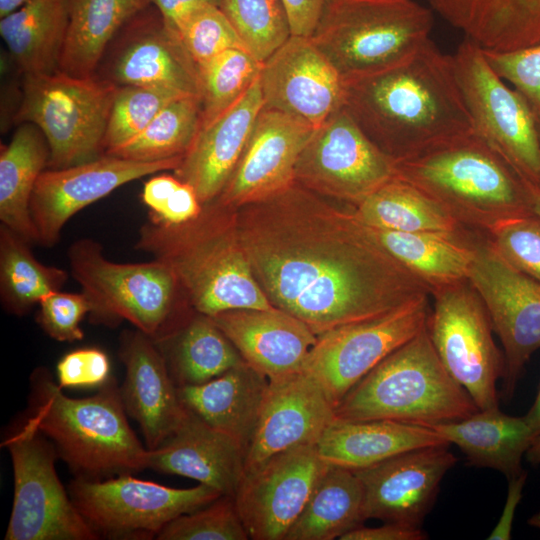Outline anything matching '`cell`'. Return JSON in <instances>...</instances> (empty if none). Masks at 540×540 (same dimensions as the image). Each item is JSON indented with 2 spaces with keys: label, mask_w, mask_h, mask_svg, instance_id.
I'll use <instances>...</instances> for the list:
<instances>
[{
  "label": "cell",
  "mask_w": 540,
  "mask_h": 540,
  "mask_svg": "<svg viewBox=\"0 0 540 540\" xmlns=\"http://www.w3.org/2000/svg\"><path fill=\"white\" fill-rule=\"evenodd\" d=\"M294 182L235 210L253 274L272 306L317 336L430 295L354 216Z\"/></svg>",
  "instance_id": "1"
},
{
  "label": "cell",
  "mask_w": 540,
  "mask_h": 540,
  "mask_svg": "<svg viewBox=\"0 0 540 540\" xmlns=\"http://www.w3.org/2000/svg\"><path fill=\"white\" fill-rule=\"evenodd\" d=\"M343 106L394 162L474 132L453 56L431 39L393 66L344 80Z\"/></svg>",
  "instance_id": "2"
},
{
  "label": "cell",
  "mask_w": 540,
  "mask_h": 540,
  "mask_svg": "<svg viewBox=\"0 0 540 540\" xmlns=\"http://www.w3.org/2000/svg\"><path fill=\"white\" fill-rule=\"evenodd\" d=\"M136 248L152 255L174 274L189 304L213 317L234 309H270L240 241L235 210L216 200L184 224L147 222Z\"/></svg>",
  "instance_id": "3"
},
{
  "label": "cell",
  "mask_w": 540,
  "mask_h": 540,
  "mask_svg": "<svg viewBox=\"0 0 540 540\" xmlns=\"http://www.w3.org/2000/svg\"><path fill=\"white\" fill-rule=\"evenodd\" d=\"M114 378L90 397L71 398L45 368L30 377L27 416L76 477L101 480L147 468L149 450L127 420Z\"/></svg>",
  "instance_id": "4"
},
{
  "label": "cell",
  "mask_w": 540,
  "mask_h": 540,
  "mask_svg": "<svg viewBox=\"0 0 540 540\" xmlns=\"http://www.w3.org/2000/svg\"><path fill=\"white\" fill-rule=\"evenodd\" d=\"M396 177L436 201L469 230L488 233L533 214L525 178L475 132L395 162Z\"/></svg>",
  "instance_id": "5"
},
{
  "label": "cell",
  "mask_w": 540,
  "mask_h": 540,
  "mask_svg": "<svg viewBox=\"0 0 540 540\" xmlns=\"http://www.w3.org/2000/svg\"><path fill=\"white\" fill-rule=\"evenodd\" d=\"M478 410L445 369L425 326L344 395L335 417L431 426L462 420Z\"/></svg>",
  "instance_id": "6"
},
{
  "label": "cell",
  "mask_w": 540,
  "mask_h": 540,
  "mask_svg": "<svg viewBox=\"0 0 540 540\" xmlns=\"http://www.w3.org/2000/svg\"><path fill=\"white\" fill-rule=\"evenodd\" d=\"M433 24L431 10L413 0H326L310 38L347 80L404 60Z\"/></svg>",
  "instance_id": "7"
},
{
  "label": "cell",
  "mask_w": 540,
  "mask_h": 540,
  "mask_svg": "<svg viewBox=\"0 0 540 540\" xmlns=\"http://www.w3.org/2000/svg\"><path fill=\"white\" fill-rule=\"evenodd\" d=\"M73 278L88 299L91 318L108 326L128 321L157 341L170 333L180 287L162 262L117 263L99 243L79 239L68 249Z\"/></svg>",
  "instance_id": "8"
},
{
  "label": "cell",
  "mask_w": 540,
  "mask_h": 540,
  "mask_svg": "<svg viewBox=\"0 0 540 540\" xmlns=\"http://www.w3.org/2000/svg\"><path fill=\"white\" fill-rule=\"evenodd\" d=\"M117 88L107 79L61 71L25 75L15 118L41 130L50 150V169L86 163L105 154V134Z\"/></svg>",
  "instance_id": "9"
},
{
  "label": "cell",
  "mask_w": 540,
  "mask_h": 540,
  "mask_svg": "<svg viewBox=\"0 0 540 540\" xmlns=\"http://www.w3.org/2000/svg\"><path fill=\"white\" fill-rule=\"evenodd\" d=\"M2 445L10 453L14 498L5 540H96L55 469L53 443L27 416Z\"/></svg>",
  "instance_id": "10"
},
{
  "label": "cell",
  "mask_w": 540,
  "mask_h": 540,
  "mask_svg": "<svg viewBox=\"0 0 540 540\" xmlns=\"http://www.w3.org/2000/svg\"><path fill=\"white\" fill-rule=\"evenodd\" d=\"M426 327L442 364L479 409L499 407L503 352L479 294L467 279L436 288Z\"/></svg>",
  "instance_id": "11"
},
{
  "label": "cell",
  "mask_w": 540,
  "mask_h": 540,
  "mask_svg": "<svg viewBox=\"0 0 540 540\" xmlns=\"http://www.w3.org/2000/svg\"><path fill=\"white\" fill-rule=\"evenodd\" d=\"M68 493L87 524L100 538L152 539L176 517L220 496L203 484L176 489L122 474L101 480L76 477Z\"/></svg>",
  "instance_id": "12"
},
{
  "label": "cell",
  "mask_w": 540,
  "mask_h": 540,
  "mask_svg": "<svg viewBox=\"0 0 540 540\" xmlns=\"http://www.w3.org/2000/svg\"><path fill=\"white\" fill-rule=\"evenodd\" d=\"M452 56L474 132L540 186L537 120L526 99L495 73L483 49L470 40L465 38Z\"/></svg>",
  "instance_id": "13"
},
{
  "label": "cell",
  "mask_w": 540,
  "mask_h": 540,
  "mask_svg": "<svg viewBox=\"0 0 540 540\" xmlns=\"http://www.w3.org/2000/svg\"><path fill=\"white\" fill-rule=\"evenodd\" d=\"M468 280L482 299L505 360L503 395L511 399L526 363L540 348V282L510 265L485 233L474 231Z\"/></svg>",
  "instance_id": "14"
},
{
  "label": "cell",
  "mask_w": 540,
  "mask_h": 540,
  "mask_svg": "<svg viewBox=\"0 0 540 540\" xmlns=\"http://www.w3.org/2000/svg\"><path fill=\"white\" fill-rule=\"evenodd\" d=\"M395 176V162L363 133L342 106L314 129L298 158L294 181L355 206Z\"/></svg>",
  "instance_id": "15"
},
{
  "label": "cell",
  "mask_w": 540,
  "mask_h": 540,
  "mask_svg": "<svg viewBox=\"0 0 540 540\" xmlns=\"http://www.w3.org/2000/svg\"><path fill=\"white\" fill-rule=\"evenodd\" d=\"M428 296L318 335L300 369L322 385L336 406L359 380L426 326Z\"/></svg>",
  "instance_id": "16"
},
{
  "label": "cell",
  "mask_w": 540,
  "mask_h": 540,
  "mask_svg": "<svg viewBox=\"0 0 540 540\" xmlns=\"http://www.w3.org/2000/svg\"><path fill=\"white\" fill-rule=\"evenodd\" d=\"M327 467L316 445H300L246 471L234 498L249 538L284 540Z\"/></svg>",
  "instance_id": "17"
},
{
  "label": "cell",
  "mask_w": 540,
  "mask_h": 540,
  "mask_svg": "<svg viewBox=\"0 0 540 540\" xmlns=\"http://www.w3.org/2000/svg\"><path fill=\"white\" fill-rule=\"evenodd\" d=\"M182 160L140 162L104 154L79 165L44 170L30 200L38 243L55 245L67 221L118 187L149 174L175 170Z\"/></svg>",
  "instance_id": "18"
},
{
  "label": "cell",
  "mask_w": 540,
  "mask_h": 540,
  "mask_svg": "<svg viewBox=\"0 0 540 540\" xmlns=\"http://www.w3.org/2000/svg\"><path fill=\"white\" fill-rule=\"evenodd\" d=\"M264 108L314 128L343 106L344 80L310 37L291 35L263 63Z\"/></svg>",
  "instance_id": "19"
},
{
  "label": "cell",
  "mask_w": 540,
  "mask_h": 540,
  "mask_svg": "<svg viewBox=\"0 0 540 540\" xmlns=\"http://www.w3.org/2000/svg\"><path fill=\"white\" fill-rule=\"evenodd\" d=\"M448 447H422L354 470L363 485L366 520L421 527L443 477L458 461Z\"/></svg>",
  "instance_id": "20"
},
{
  "label": "cell",
  "mask_w": 540,
  "mask_h": 540,
  "mask_svg": "<svg viewBox=\"0 0 540 540\" xmlns=\"http://www.w3.org/2000/svg\"><path fill=\"white\" fill-rule=\"evenodd\" d=\"M334 419V403L309 373L299 369L269 379L245 472L282 451L316 445Z\"/></svg>",
  "instance_id": "21"
},
{
  "label": "cell",
  "mask_w": 540,
  "mask_h": 540,
  "mask_svg": "<svg viewBox=\"0 0 540 540\" xmlns=\"http://www.w3.org/2000/svg\"><path fill=\"white\" fill-rule=\"evenodd\" d=\"M314 129L298 118L263 107L232 175L214 200L237 209L293 184L298 158Z\"/></svg>",
  "instance_id": "22"
},
{
  "label": "cell",
  "mask_w": 540,
  "mask_h": 540,
  "mask_svg": "<svg viewBox=\"0 0 540 540\" xmlns=\"http://www.w3.org/2000/svg\"><path fill=\"white\" fill-rule=\"evenodd\" d=\"M119 355L126 369L120 388L125 410L139 424L147 448L155 449L177 428L187 408L149 336L139 330L123 333Z\"/></svg>",
  "instance_id": "23"
},
{
  "label": "cell",
  "mask_w": 540,
  "mask_h": 540,
  "mask_svg": "<svg viewBox=\"0 0 540 540\" xmlns=\"http://www.w3.org/2000/svg\"><path fill=\"white\" fill-rule=\"evenodd\" d=\"M245 456L238 441L187 408L172 434L149 450L147 468L188 477L234 497L245 473Z\"/></svg>",
  "instance_id": "24"
},
{
  "label": "cell",
  "mask_w": 540,
  "mask_h": 540,
  "mask_svg": "<svg viewBox=\"0 0 540 540\" xmlns=\"http://www.w3.org/2000/svg\"><path fill=\"white\" fill-rule=\"evenodd\" d=\"M140 14L129 22L132 29L104 79L117 86H160L199 96L197 64L178 33L166 25L159 13L149 17Z\"/></svg>",
  "instance_id": "25"
},
{
  "label": "cell",
  "mask_w": 540,
  "mask_h": 540,
  "mask_svg": "<svg viewBox=\"0 0 540 540\" xmlns=\"http://www.w3.org/2000/svg\"><path fill=\"white\" fill-rule=\"evenodd\" d=\"M210 318L268 380L299 370L317 340L304 322L275 307L228 310Z\"/></svg>",
  "instance_id": "26"
},
{
  "label": "cell",
  "mask_w": 540,
  "mask_h": 540,
  "mask_svg": "<svg viewBox=\"0 0 540 540\" xmlns=\"http://www.w3.org/2000/svg\"><path fill=\"white\" fill-rule=\"evenodd\" d=\"M259 79L211 123L202 126L174 175L190 184L202 204L216 199L232 175L263 109Z\"/></svg>",
  "instance_id": "27"
},
{
  "label": "cell",
  "mask_w": 540,
  "mask_h": 540,
  "mask_svg": "<svg viewBox=\"0 0 540 540\" xmlns=\"http://www.w3.org/2000/svg\"><path fill=\"white\" fill-rule=\"evenodd\" d=\"M438 445L450 444L428 426L335 417L316 447L320 458L328 465L359 470L400 453Z\"/></svg>",
  "instance_id": "28"
},
{
  "label": "cell",
  "mask_w": 540,
  "mask_h": 540,
  "mask_svg": "<svg viewBox=\"0 0 540 540\" xmlns=\"http://www.w3.org/2000/svg\"><path fill=\"white\" fill-rule=\"evenodd\" d=\"M268 386V379L244 362L199 385L177 387L185 407L247 451Z\"/></svg>",
  "instance_id": "29"
},
{
  "label": "cell",
  "mask_w": 540,
  "mask_h": 540,
  "mask_svg": "<svg viewBox=\"0 0 540 540\" xmlns=\"http://www.w3.org/2000/svg\"><path fill=\"white\" fill-rule=\"evenodd\" d=\"M483 50L514 51L540 43V0H428Z\"/></svg>",
  "instance_id": "30"
},
{
  "label": "cell",
  "mask_w": 540,
  "mask_h": 540,
  "mask_svg": "<svg viewBox=\"0 0 540 540\" xmlns=\"http://www.w3.org/2000/svg\"><path fill=\"white\" fill-rule=\"evenodd\" d=\"M428 427L458 446L470 465L497 470L507 479L524 471L522 458L536 438L523 416L505 414L499 407Z\"/></svg>",
  "instance_id": "31"
},
{
  "label": "cell",
  "mask_w": 540,
  "mask_h": 540,
  "mask_svg": "<svg viewBox=\"0 0 540 540\" xmlns=\"http://www.w3.org/2000/svg\"><path fill=\"white\" fill-rule=\"evenodd\" d=\"M364 226L392 257L430 288V294L468 278L474 258L473 230L401 232Z\"/></svg>",
  "instance_id": "32"
},
{
  "label": "cell",
  "mask_w": 540,
  "mask_h": 540,
  "mask_svg": "<svg viewBox=\"0 0 540 540\" xmlns=\"http://www.w3.org/2000/svg\"><path fill=\"white\" fill-rule=\"evenodd\" d=\"M69 0H31L0 20V34L25 75L60 71Z\"/></svg>",
  "instance_id": "33"
},
{
  "label": "cell",
  "mask_w": 540,
  "mask_h": 540,
  "mask_svg": "<svg viewBox=\"0 0 540 540\" xmlns=\"http://www.w3.org/2000/svg\"><path fill=\"white\" fill-rule=\"evenodd\" d=\"M50 150L41 130L22 123L0 154V221L28 243L38 242L30 200Z\"/></svg>",
  "instance_id": "34"
},
{
  "label": "cell",
  "mask_w": 540,
  "mask_h": 540,
  "mask_svg": "<svg viewBox=\"0 0 540 540\" xmlns=\"http://www.w3.org/2000/svg\"><path fill=\"white\" fill-rule=\"evenodd\" d=\"M146 0H69V24L59 70L93 77L117 32L146 9Z\"/></svg>",
  "instance_id": "35"
},
{
  "label": "cell",
  "mask_w": 540,
  "mask_h": 540,
  "mask_svg": "<svg viewBox=\"0 0 540 540\" xmlns=\"http://www.w3.org/2000/svg\"><path fill=\"white\" fill-rule=\"evenodd\" d=\"M363 485L354 470L328 465L284 540H333L362 526Z\"/></svg>",
  "instance_id": "36"
},
{
  "label": "cell",
  "mask_w": 540,
  "mask_h": 540,
  "mask_svg": "<svg viewBox=\"0 0 540 540\" xmlns=\"http://www.w3.org/2000/svg\"><path fill=\"white\" fill-rule=\"evenodd\" d=\"M351 207L362 224L373 228L401 232L469 231L436 201L396 176Z\"/></svg>",
  "instance_id": "37"
},
{
  "label": "cell",
  "mask_w": 540,
  "mask_h": 540,
  "mask_svg": "<svg viewBox=\"0 0 540 540\" xmlns=\"http://www.w3.org/2000/svg\"><path fill=\"white\" fill-rule=\"evenodd\" d=\"M154 342L167 346L161 353L177 387L206 383L245 362L213 320L199 313L173 342Z\"/></svg>",
  "instance_id": "38"
},
{
  "label": "cell",
  "mask_w": 540,
  "mask_h": 540,
  "mask_svg": "<svg viewBox=\"0 0 540 540\" xmlns=\"http://www.w3.org/2000/svg\"><path fill=\"white\" fill-rule=\"evenodd\" d=\"M202 125L199 96L184 95L167 104L138 136L106 154L140 162L182 160Z\"/></svg>",
  "instance_id": "39"
},
{
  "label": "cell",
  "mask_w": 540,
  "mask_h": 540,
  "mask_svg": "<svg viewBox=\"0 0 540 540\" xmlns=\"http://www.w3.org/2000/svg\"><path fill=\"white\" fill-rule=\"evenodd\" d=\"M28 242L0 226V292L2 303L11 313L22 315L46 295L59 291L67 280L60 268L38 261Z\"/></svg>",
  "instance_id": "40"
},
{
  "label": "cell",
  "mask_w": 540,
  "mask_h": 540,
  "mask_svg": "<svg viewBox=\"0 0 540 540\" xmlns=\"http://www.w3.org/2000/svg\"><path fill=\"white\" fill-rule=\"evenodd\" d=\"M203 125L219 117L259 79L262 62L245 47L225 50L198 64Z\"/></svg>",
  "instance_id": "41"
},
{
  "label": "cell",
  "mask_w": 540,
  "mask_h": 540,
  "mask_svg": "<svg viewBox=\"0 0 540 540\" xmlns=\"http://www.w3.org/2000/svg\"><path fill=\"white\" fill-rule=\"evenodd\" d=\"M219 7L262 63L292 35L281 0H220Z\"/></svg>",
  "instance_id": "42"
},
{
  "label": "cell",
  "mask_w": 540,
  "mask_h": 540,
  "mask_svg": "<svg viewBox=\"0 0 540 540\" xmlns=\"http://www.w3.org/2000/svg\"><path fill=\"white\" fill-rule=\"evenodd\" d=\"M184 95L160 86H118L105 134V154L134 139L167 104Z\"/></svg>",
  "instance_id": "43"
},
{
  "label": "cell",
  "mask_w": 540,
  "mask_h": 540,
  "mask_svg": "<svg viewBox=\"0 0 540 540\" xmlns=\"http://www.w3.org/2000/svg\"><path fill=\"white\" fill-rule=\"evenodd\" d=\"M158 540H246L248 533L235 498L222 495L211 503L170 521Z\"/></svg>",
  "instance_id": "44"
},
{
  "label": "cell",
  "mask_w": 540,
  "mask_h": 540,
  "mask_svg": "<svg viewBox=\"0 0 540 540\" xmlns=\"http://www.w3.org/2000/svg\"><path fill=\"white\" fill-rule=\"evenodd\" d=\"M176 32L197 65L230 48L245 47L225 13L212 4L193 10Z\"/></svg>",
  "instance_id": "45"
},
{
  "label": "cell",
  "mask_w": 540,
  "mask_h": 540,
  "mask_svg": "<svg viewBox=\"0 0 540 540\" xmlns=\"http://www.w3.org/2000/svg\"><path fill=\"white\" fill-rule=\"evenodd\" d=\"M486 236L510 265L540 282V216L533 213L509 220Z\"/></svg>",
  "instance_id": "46"
},
{
  "label": "cell",
  "mask_w": 540,
  "mask_h": 540,
  "mask_svg": "<svg viewBox=\"0 0 540 540\" xmlns=\"http://www.w3.org/2000/svg\"><path fill=\"white\" fill-rule=\"evenodd\" d=\"M483 52L495 73L517 90L540 117V43L514 51Z\"/></svg>",
  "instance_id": "47"
},
{
  "label": "cell",
  "mask_w": 540,
  "mask_h": 540,
  "mask_svg": "<svg viewBox=\"0 0 540 540\" xmlns=\"http://www.w3.org/2000/svg\"><path fill=\"white\" fill-rule=\"evenodd\" d=\"M39 306L38 322L48 336L60 342L83 339L80 322L91 306L82 292L54 291L42 298Z\"/></svg>",
  "instance_id": "48"
},
{
  "label": "cell",
  "mask_w": 540,
  "mask_h": 540,
  "mask_svg": "<svg viewBox=\"0 0 540 540\" xmlns=\"http://www.w3.org/2000/svg\"><path fill=\"white\" fill-rule=\"evenodd\" d=\"M110 360L101 349L81 348L63 356L56 367L61 388L101 387L110 380Z\"/></svg>",
  "instance_id": "49"
},
{
  "label": "cell",
  "mask_w": 540,
  "mask_h": 540,
  "mask_svg": "<svg viewBox=\"0 0 540 540\" xmlns=\"http://www.w3.org/2000/svg\"><path fill=\"white\" fill-rule=\"evenodd\" d=\"M203 209L195 189L181 181L175 191L167 199L162 209L156 214H149V221L180 225L197 218Z\"/></svg>",
  "instance_id": "50"
},
{
  "label": "cell",
  "mask_w": 540,
  "mask_h": 540,
  "mask_svg": "<svg viewBox=\"0 0 540 540\" xmlns=\"http://www.w3.org/2000/svg\"><path fill=\"white\" fill-rule=\"evenodd\" d=\"M291 34L310 37L314 32L326 0H281Z\"/></svg>",
  "instance_id": "51"
},
{
  "label": "cell",
  "mask_w": 540,
  "mask_h": 540,
  "mask_svg": "<svg viewBox=\"0 0 540 540\" xmlns=\"http://www.w3.org/2000/svg\"><path fill=\"white\" fill-rule=\"evenodd\" d=\"M427 534L421 527L384 522L378 527L360 526L340 538V540H424Z\"/></svg>",
  "instance_id": "52"
},
{
  "label": "cell",
  "mask_w": 540,
  "mask_h": 540,
  "mask_svg": "<svg viewBox=\"0 0 540 540\" xmlns=\"http://www.w3.org/2000/svg\"><path fill=\"white\" fill-rule=\"evenodd\" d=\"M527 479V472L524 470L519 475L508 479V492L502 514L489 534V540H509L511 539L512 524L517 506L522 499V492Z\"/></svg>",
  "instance_id": "53"
},
{
  "label": "cell",
  "mask_w": 540,
  "mask_h": 540,
  "mask_svg": "<svg viewBox=\"0 0 540 540\" xmlns=\"http://www.w3.org/2000/svg\"><path fill=\"white\" fill-rule=\"evenodd\" d=\"M146 2L156 7L166 25L174 31H177L181 22L199 6L220 5V0H146Z\"/></svg>",
  "instance_id": "54"
},
{
  "label": "cell",
  "mask_w": 540,
  "mask_h": 540,
  "mask_svg": "<svg viewBox=\"0 0 540 540\" xmlns=\"http://www.w3.org/2000/svg\"><path fill=\"white\" fill-rule=\"evenodd\" d=\"M180 182L181 180L175 175L160 174L144 184L141 198L144 204L149 207V214H156L162 209Z\"/></svg>",
  "instance_id": "55"
},
{
  "label": "cell",
  "mask_w": 540,
  "mask_h": 540,
  "mask_svg": "<svg viewBox=\"0 0 540 540\" xmlns=\"http://www.w3.org/2000/svg\"><path fill=\"white\" fill-rule=\"evenodd\" d=\"M523 417L536 437L540 435V386L533 405Z\"/></svg>",
  "instance_id": "56"
},
{
  "label": "cell",
  "mask_w": 540,
  "mask_h": 540,
  "mask_svg": "<svg viewBox=\"0 0 540 540\" xmlns=\"http://www.w3.org/2000/svg\"><path fill=\"white\" fill-rule=\"evenodd\" d=\"M525 184L531 203V207L534 213L540 216V186L525 179Z\"/></svg>",
  "instance_id": "57"
},
{
  "label": "cell",
  "mask_w": 540,
  "mask_h": 540,
  "mask_svg": "<svg viewBox=\"0 0 540 540\" xmlns=\"http://www.w3.org/2000/svg\"><path fill=\"white\" fill-rule=\"evenodd\" d=\"M31 0H0V18L12 13Z\"/></svg>",
  "instance_id": "58"
},
{
  "label": "cell",
  "mask_w": 540,
  "mask_h": 540,
  "mask_svg": "<svg viewBox=\"0 0 540 540\" xmlns=\"http://www.w3.org/2000/svg\"><path fill=\"white\" fill-rule=\"evenodd\" d=\"M526 460L532 465L540 464V435H538L525 454Z\"/></svg>",
  "instance_id": "59"
},
{
  "label": "cell",
  "mask_w": 540,
  "mask_h": 540,
  "mask_svg": "<svg viewBox=\"0 0 540 540\" xmlns=\"http://www.w3.org/2000/svg\"><path fill=\"white\" fill-rule=\"evenodd\" d=\"M528 524L540 531V511L529 518Z\"/></svg>",
  "instance_id": "60"
},
{
  "label": "cell",
  "mask_w": 540,
  "mask_h": 540,
  "mask_svg": "<svg viewBox=\"0 0 540 540\" xmlns=\"http://www.w3.org/2000/svg\"><path fill=\"white\" fill-rule=\"evenodd\" d=\"M536 120H537V127H538L539 141H540V117H536Z\"/></svg>",
  "instance_id": "61"
}]
</instances>
